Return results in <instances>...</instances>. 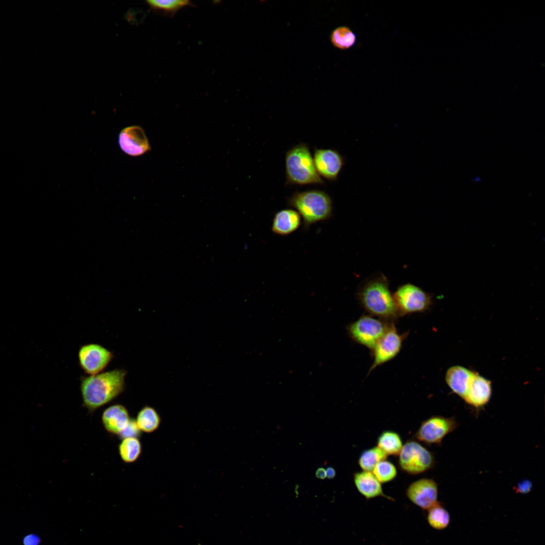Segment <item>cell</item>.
<instances>
[{
  "instance_id": "cell-18",
  "label": "cell",
  "mask_w": 545,
  "mask_h": 545,
  "mask_svg": "<svg viewBox=\"0 0 545 545\" xmlns=\"http://www.w3.org/2000/svg\"><path fill=\"white\" fill-rule=\"evenodd\" d=\"M474 372L461 366H453L447 371L445 380L452 391L463 398Z\"/></svg>"
},
{
  "instance_id": "cell-1",
  "label": "cell",
  "mask_w": 545,
  "mask_h": 545,
  "mask_svg": "<svg viewBox=\"0 0 545 545\" xmlns=\"http://www.w3.org/2000/svg\"><path fill=\"white\" fill-rule=\"evenodd\" d=\"M127 371L115 369L80 377V391L83 406L89 413L111 402L125 389Z\"/></svg>"
},
{
  "instance_id": "cell-3",
  "label": "cell",
  "mask_w": 545,
  "mask_h": 545,
  "mask_svg": "<svg viewBox=\"0 0 545 545\" xmlns=\"http://www.w3.org/2000/svg\"><path fill=\"white\" fill-rule=\"evenodd\" d=\"M303 219L304 230L317 222L329 219L333 213V201L324 191L310 190L294 193L287 200Z\"/></svg>"
},
{
  "instance_id": "cell-13",
  "label": "cell",
  "mask_w": 545,
  "mask_h": 545,
  "mask_svg": "<svg viewBox=\"0 0 545 545\" xmlns=\"http://www.w3.org/2000/svg\"><path fill=\"white\" fill-rule=\"evenodd\" d=\"M118 143L121 150L131 156H140L150 149L143 129L136 125L123 129L119 135Z\"/></svg>"
},
{
  "instance_id": "cell-15",
  "label": "cell",
  "mask_w": 545,
  "mask_h": 545,
  "mask_svg": "<svg viewBox=\"0 0 545 545\" xmlns=\"http://www.w3.org/2000/svg\"><path fill=\"white\" fill-rule=\"evenodd\" d=\"M491 395V382L474 372L463 399L469 405L479 408L488 402Z\"/></svg>"
},
{
  "instance_id": "cell-26",
  "label": "cell",
  "mask_w": 545,
  "mask_h": 545,
  "mask_svg": "<svg viewBox=\"0 0 545 545\" xmlns=\"http://www.w3.org/2000/svg\"><path fill=\"white\" fill-rule=\"evenodd\" d=\"M147 3L151 8L166 12H176L190 4L189 1L185 0H148Z\"/></svg>"
},
{
  "instance_id": "cell-10",
  "label": "cell",
  "mask_w": 545,
  "mask_h": 545,
  "mask_svg": "<svg viewBox=\"0 0 545 545\" xmlns=\"http://www.w3.org/2000/svg\"><path fill=\"white\" fill-rule=\"evenodd\" d=\"M114 356L112 351L95 343L82 345L78 353L80 367L89 375L101 372L112 360Z\"/></svg>"
},
{
  "instance_id": "cell-12",
  "label": "cell",
  "mask_w": 545,
  "mask_h": 545,
  "mask_svg": "<svg viewBox=\"0 0 545 545\" xmlns=\"http://www.w3.org/2000/svg\"><path fill=\"white\" fill-rule=\"evenodd\" d=\"M438 493L437 483L428 478L412 482L406 490L407 497L413 504L427 510L438 503Z\"/></svg>"
},
{
  "instance_id": "cell-30",
  "label": "cell",
  "mask_w": 545,
  "mask_h": 545,
  "mask_svg": "<svg viewBox=\"0 0 545 545\" xmlns=\"http://www.w3.org/2000/svg\"><path fill=\"white\" fill-rule=\"evenodd\" d=\"M315 475L318 478L323 479L326 477V471L324 468L320 467L317 469L315 472Z\"/></svg>"
},
{
  "instance_id": "cell-28",
  "label": "cell",
  "mask_w": 545,
  "mask_h": 545,
  "mask_svg": "<svg viewBox=\"0 0 545 545\" xmlns=\"http://www.w3.org/2000/svg\"><path fill=\"white\" fill-rule=\"evenodd\" d=\"M23 542L24 545H39L40 539L35 534H30L24 537Z\"/></svg>"
},
{
  "instance_id": "cell-24",
  "label": "cell",
  "mask_w": 545,
  "mask_h": 545,
  "mask_svg": "<svg viewBox=\"0 0 545 545\" xmlns=\"http://www.w3.org/2000/svg\"><path fill=\"white\" fill-rule=\"evenodd\" d=\"M427 519L431 527L441 530L448 526L450 517L448 512L438 502L428 510Z\"/></svg>"
},
{
  "instance_id": "cell-16",
  "label": "cell",
  "mask_w": 545,
  "mask_h": 545,
  "mask_svg": "<svg viewBox=\"0 0 545 545\" xmlns=\"http://www.w3.org/2000/svg\"><path fill=\"white\" fill-rule=\"evenodd\" d=\"M353 481L357 490L366 499L382 497L391 501L394 500L384 494L382 483L372 472L362 471L354 473Z\"/></svg>"
},
{
  "instance_id": "cell-17",
  "label": "cell",
  "mask_w": 545,
  "mask_h": 545,
  "mask_svg": "<svg viewBox=\"0 0 545 545\" xmlns=\"http://www.w3.org/2000/svg\"><path fill=\"white\" fill-rule=\"evenodd\" d=\"M301 224V216L296 210L284 209L275 213L271 230L276 235L285 236L296 231Z\"/></svg>"
},
{
  "instance_id": "cell-14",
  "label": "cell",
  "mask_w": 545,
  "mask_h": 545,
  "mask_svg": "<svg viewBox=\"0 0 545 545\" xmlns=\"http://www.w3.org/2000/svg\"><path fill=\"white\" fill-rule=\"evenodd\" d=\"M131 419L127 409L120 404L110 406L103 410L101 415V421L106 431L118 437L127 428Z\"/></svg>"
},
{
  "instance_id": "cell-25",
  "label": "cell",
  "mask_w": 545,
  "mask_h": 545,
  "mask_svg": "<svg viewBox=\"0 0 545 545\" xmlns=\"http://www.w3.org/2000/svg\"><path fill=\"white\" fill-rule=\"evenodd\" d=\"M372 472L381 483L390 482L397 475V470L395 465L386 459L379 462Z\"/></svg>"
},
{
  "instance_id": "cell-6",
  "label": "cell",
  "mask_w": 545,
  "mask_h": 545,
  "mask_svg": "<svg viewBox=\"0 0 545 545\" xmlns=\"http://www.w3.org/2000/svg\"><path fill=\"white\" fill-rule=\"evenodd\" d=\"M435 463L433 453L414 439L403 445L398 455L399 468L410 475H417L432 468Z\"/></svg>"
},
{
  "instance_id": "cell-9",
  "label": "cell",
  "mask_w": 545,
  "mask_h": 545,
  "mask_svg": "<svg viewBox=\"0 0 545 545\" xmlns=\"http://www.w3.org/2000/svg\"><path fill=\"white\" fill-rule=\"evenodd\" d=\"M408 335V332L400 334L393 322L371 351L373 361L368 374L378 366L394 359L400 352Z\"/></svg>"
},
{
  "instance_id": "cell-21",
  "label": "cell",
  "mask_w": 545,
  "mask_h": 545,
  "mask_svg": "<svg viewBox=\"0 0 545 545\" xmlns=\"http://www.w3.org/2000/svg\"><path fill=\"white\" fill-rule=\"evenodd\" d=\"M119 455L126 463H132L138 460L142 452V445L138 438L128 437L122 439L118 446Z\"/></svg>"
},
{
  "instance_id": "cell-4",
  "label": "cell",
  "mask_w": 545,
  "mask_h": 545,
  "mask_svg": "<svg viewBox=\"0 0 545 545\" xmlns=\"http://www.w3.org/2000/svg\"><path fill=\"white\" fill-rule=\"evenodd\" d=\"M285 161L287 185L324 184L307 144L301 143L291 147L286 153Z\"/></svg>"
},
{
  "instance_id": "cell-19",
  "label": "cell",
  "mask_w": 545,
  "mask_h": 545,
  "mask_svg": "<svg viewBox=\"0 0 545 545\" xmlns=\"http://www.w3.org/2000/svg\"><path fill=\"white\" fill-rule=\"evenodd\" d=\"M403 446V442L400 435L393 430H384L380 433L377 439V446L388 456H398Z\"/></svg>"
},
{
  "instance_id": "cell-20",
  "label": "cell",
  "mask_w": 545,
  "mask_h": 545,
  "mask_svg": "<svg viewBox=\"0 0 545 545\" xmlns=\"http://www.w3.org/2000/svg\"><path fill=\"white\" fill-rule=\"evenodd\" d=\"M135 420L140 431L146 433L154 431L160 423V416L156 410L149 406L141 409Z\"/></svg>"
},
{
  "instance_id": "cell-2",
  "label": "cell",
  "mask_w": 545,
  "mask_h": 545,
  "mask_svg": "<svg viewBox=\"0 0 545 545\" xmlns=\"http://www.w3.org/2000/svg\"><path fill=\"white\" fill-rule=\"evenodd\" d=\"M356 297L371 316L392 321L400 317L389 281L383 273L373 275L361 283Z\"/></svg>"
},
{
  "instance_id": "cell-5",
  "label": "cell",
  "mask_w": 545,
  "mask_h": 545,
  "mask_svg": "<svg viewBox=\"0 0 545 545\" xmlns=\"http://www.w3.org/2000/svg\"><path fill=\"white\" fill-rule=\"evenodd\" d=\"M393 322L363 315L347 326V333L354 342L371 351Z\"/></svg>"
},
{
  "instance_id": "cell-31",
  "label": "cell",
  "mask_w": 545,
  "mask_h": 545,
  "mask_svg": "<svg viewBox=\"0 0 545 545\" xmlns=\"http://www.w3.org/2000/svg\"><path fill=\"white\" fill-rule=\"evenodd\" d=\"M326 471V477L329 479H333L336 476V471L334 468L328 467Z\"/></svg>"
},
{
  "instance_id": "cell-7",
  "label": "cell",
  "mask_w": 545,
  "mask_h": 545,
  "mask_svg": "<svg viewBox=\"0 0 545 545\" xmlns=\"http://www.w3.org/2000/svg\"><path fill=\"white\" fill-rule=\"evenodd\" d=\"M399 316L428 311L433 303L432 295L411 283L400 285L393 293Z\"/></svg>"
},
{
  "instance_id": "cell-22",
  "label": "cell",
  "mask_w": 545,
  "mask_h": 545,
  "mask_svg": "<svg viewBox=\"0 0 545 545\" xmlns=\"http://www.w3.org/2000/svg\"><path fill=\"white\" fill-rule=\"evenodd\" d=\"M330 40L335 47L341 50H347L355 44L357 37L350 28L346 26H340L332 31Z\"/></svg>"
},
{
  "instance_id": "cell-23",
  "label": "cell",
  "mask_w": 545,
  "mask_h": 545,
  "mask_svg": "<svg viewBox=\"0 0 545 545\" xmlns=\"http://www.w3.org/2000/svg\"><path fill=\"white\" fill-rule=\"evenodd\" d=\"M388 456L377 446L373 447L362 452L359 457L358 463L362 471L371 472L379 462L386 459Z\"/></svg>"
},
{
  "instance_id": "cell-27",
  "label": "cell",
  "mask_w": 545,
  "mask_h": 545,
  "mask_svg": "<svg viewBox=\"0 0 545 545\" xmlns=\"http://www.w3.org/2000/svg\"><path fill=\"white\" fill-rule=\"evenodd\" d=\"M140 432L136 425L135 420L131 419L127 428L119 437L121 439L128 437L138 438L140 435Z\"/></svg>"
},
{
  "instance_id": "cell-29",
  "label": "cell",
  "mask_w": 545,
  "mask_h": 545,
  "mask_svg": "<svg viewBox=\"0 0 545 545\" xmlns=\"http://www.w3.org/2000/svg\"><path fill=\"white\" fill-rule=\"evenodd\" d=\"M532 488V483L528 480H525L518 483L516 490L520 493H528Z\"/></svg>"
},
{
  "instance_id": "cell-8",
  "label": "cell",
  "mask_w": 545,
  "mask_h": 545,
  "mask_svg": "<svg viewBox=\"0 0 545 545\" xmlns=\"http://www.w3.org/2000/svg\"><path fill=\"white\" fill-rule=\"evenodd\" d=\"M458 423L454 417L432 416L423 420L413 435V439L427 446L441 445L444 438L453 431Z\"/></svg>"
},
{
  "instance_id": "cell-11",
  "label": "cell",
  "mask_w": 545,
  "mask_h": 545,
  "mask_svg": "<svg viewBox=\"0 0 545 545\" xmlns=\"http://www.w3.org/2000/svg\"><path fill=\"white\" fill-rule=\"evenodd\" d=\"M316 170L321 177L335 181L345 164L344 157L334 149L316 148L313 156Z\"/></svg>"
}]
</instances>
